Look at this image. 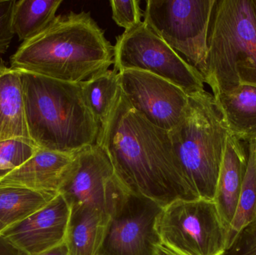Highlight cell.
Wrapping results in <instances>:
<instances>
[{
  "label": "cell",
  "instance_id": "d6986e66",
  "mask_svg": "<svg viewBox=\"0 0 256 255\" xmlns=\"http://www.w3.org/2000/svg\"><path fill=\"white\" fill-rule=\"evenodd\" d=\"M62 0H19L14 9L13 28L25 42L43 32L54 20Z\"/></svg>",
  "mask_w": 256,
  "mask_h": 255
},
{
  "label": "cell",
  "instance_id": "ba28073f",
  "mask_svg": "<svg viewBox=\"0 0 256 255\" xmlns=\"http://www.w3.org/2000/svg\"><path fill=\"white\" fill-rule=\"evenodd\" d=\"M114 68L148 72L174 84L188 95L204 91V78L143 21L116 37Z\"/></svg>",
  "mask_w": 256,
  "mask_h": 255
},
{
  "label": "cell",
  "instance_id": "4316f807",
  "mask_svg": "<svg viewBox=\"0 0 256 255\" xmlns=\"http://www.w3.org/2000/svg\"><path fill=\"white\" fill-rule=\"evenodd\" d=\"M38 255H68V252L67 247H66V244L64 243V244H61L56 248Z\"/></svg>",
  "mask_w": 256,
  "mask_h": 255
},
{
  "label": "cell",
  "instance_id": "7c38bea8",
  "mask_svg": "<svg viewBox=\"0 0 256 255\" xmlns=\"http://www.w3.org/2000/svg\"><path fill=\"white\" fill-rule=\"evenodd\" d=\"M70 214V206L58 193L46 206L0 235L27 255H40L64 244Z\"/></svg>",
  "mask_w": 256,
  "mask_h": 255
},
{
  "label": "cell",
  "instance_id": "5b68a950",
  "mask_svg": "<svg viewBox=\"0 0 256 255\" xmlns=\"http://www.w3.org/2000/svg\"><path fill=\"white\" fill-rule=\"evenodd\" d=\"M183 119L170 133L184 177L198 199L214 201L226 143L230 135L213 94H190Z\"/></svg>",
  "mask_w": 256,
  "mask_h": 255
},
{
  "label": "cell",
  "instance_id": "e0dca14e",
  "mask_svg": "<svg viewBox=\"0 0 256 255\" xmlns=\"http://www.w3.org/2000/svg\"><path fill=\"white\" fill-rule=\"evenodd\" d=\"M30 139L26 122L22 84L18 70L0 61V142Z\"/></svg>",
  "mask_w": 256,
  "mask_h": 255
},
{
  "label": "cell",
  "instance_id": "f546056e",
  "mask_svg": "<svg viewBox=\"0 0 256 255\" xmlns=\"http://www.w3.org/2000/svg\"></svg>",
  "mask_w": 256,
  "mask_h": 255
},
{
  "label": "cell",
  "instance_id": "6da1fadb",
  "mask_svg": "<svg viewBox=\"0 0 256 255\" xmlns=\"http://www.w3.org/2000/svg\"><path fill=\"white\" fill-rule=\"evenodd\" d=\"M96 144L109 157L128 191L162 208L178 199H197L186 183L168 131L158 128L128 103L121 88Z\"/></svg>",
  "mask_w": 256,
  "mask_h": 255
},
{
  "label": "cell",
  "instance_id": "4fadbf2b",
  "mask_svg": "<svg viewBox=\"0 0 256 255\" xmlns=\"http://www.w3.org/2000/svg\"><path fill=\"white\" fill-rule=\"evenodd\" d=\"M75 154L38 148L30 160L0 180V187H22L58 193Z\"/></svg>",
  "mask_w": 256,
  "mask_h": 255
},
{
  "label": "cell",
  "instance_id": "9a60e30c",
  "mask_svg": "<svg viewBox=\"0 0 256 255\" xmlns=\"http://www.w3.org/2000/svg\"><path fill=\"white\" fill-rule=\"evenodd\" d=\"M70 208L64 240L68 255H99L109 216L92 207Z\"/></svg>",
  "mask_w": 256,
  "mask_h": 255
},
{
  "label": "cell",
  "instance_id": "7402d4cb",
  "mask_svg": "<svg viewBox=\"0 0 256 255\" xmlns=\"http://www.w3.org/2000/svg\"><path fill=\"white\" fill-rule=\"evenodd\" d=\"M38 147L26 139L0 142V180L30 160Z\"/></svg>",
  "mask_w": 256,
  "mask_h": 255
},
{
  "label": "cell",
  "instance_id": "5bb4252c",
  "mask_svg": "<svg viewBox=\"0 0 256 255\" xmlns=\"http://www.w3.org/2000/svg\"><path fill=\"white\" fill-rule=\"evenodd\" d=\"M248 160V147L246 148L243 142L230 134L226 143L214 201L227 232L237 210Z\"/></svg>",
  "mask_w": 256,
  "mask_h": 255
},
{
  "label": "cell",
  "instance_id": "8992f818",
  "mask_svg": "<svg viewBox=\"0 0 256 255\" xmlns=\"http://www.w3.org/2000/svg\"><path fill=\"white\" fill-rule=\"evenodd\" d=\"M161 244L180 255H224L227 229L216 204L178 199L162 208L156 222Z\"/></svg>",
  "mask_w": 256,
  "mask_h": 255
},
{
  "label": "cell",
  "instance_id": "83f0119b",
  "mask_svg": "<svg viewBox=\"0 0 256 255\" xmlns=\"http://www.w3.org/2000/svg\"><path fill=\"white\" fill-rule=\"evenodd\" d=\"M156 255H180L174 253L172 250L165 247L162 244H160L156 247Z\"/></svg>",
  "mask_w": 256,
  "mask_h": 255
},
{
  "label": "cell",
  "instance_id": "277c9868",
  "mask_svg": "<svg viewBox=\"0 0 256 255\" xmlns=\"http://www.w3.org/2000/svg\"><path fill=\"white\" fill-rule=\"evenodd\" d=\"M202 76L214 97L238 85L256 86V0H216Z\"/></svg>",
  "mask_w": 256,
  "mask_h": 255
},
{
  "label": "cell",
  "instance_id": "d4e9b609",
  "mask_svg": "<svg viewBox=\"0 0 256 255\" xmlns=\"http://www.w3.org/2000/svg\"><path fill=\"white\" fill-rule=\"evenodd\" d=\"M224 255H256V223L244 229Z\"/></svg>",
  "mask_w": 256,
  "mask_h": 255
},
{
  "label": "cell",
  "instance_id": "cb8c5ba5",
  "mask_svg": "<svg viewBox=\"0 0 256 255\" xmlns=\"http://www.w3.org/2000/svg\"><path fill=\"white\" fill-rule=\"evenodd\" d=\"M16 0H0V54L7 52L14 35V9Z\"/></svg>",
  "mask_w": 256,
  "mask_h": 255
},
{
  "label": "cell",
  "instance_id": "484cf974",
  "mask_svg": "<svg viewBox=\"0 0 256 255\" xmlns=\"http://www.w3.org/2000/svg\"><path fill=\"white\" fill-rule=\"evenodd\" d=\"M0 255H27L0 235Z\"/></svg>",
  "mask_w": 256,
  "mask_h": 255
},
{
  "label": "cell",
  "instance_id": "7a4b0ae2",
  "mask_svg": "<svg viewBox=\"0 0 256 255\" xmlns=\"http://www.w3.org/2000/svg\"><path fill=\"white\" fill-rule=\"evenodd\" d=\"M10 68L70 83H80L109 70L114 46L90 12L56 16L38 35L10 57Z\"/></svg>",
  "mask_w": 256,
  "mask_h": 255
},
{
  "label": "cell",
  "instance_id": "ffe728a7",
  "mask_svg": "<svg viewBox=\"0 0 256 255\" xmlns=\"http://www.w3.org/2000/svg\"><path fill=\"white\" fill-rule=\"evenodd\" d=\"M87 107L99 125L110 115L120 89L118 73L108 70L80 83Z\"/></svg>",
  "mask_w": 256,
  "mask_h": 255
},
{
  "label": "cell",
  "instance_id": "f1b7e54d",
  "mask_svg": "<svg viewBox=\"0 0 256 255\" xmlns=\"http://www.w3.org/2000/svg\"><path fill=\"white\" fill-rule=\"evenodd\" d=\"M4 229H6V226L0 222V235H1L2 232Z\"/></svg>",
  "mask_w": 256,
  "mask_h": 255
},
{
  "label": "cell",
  "instance_id": "2e32d148",
  "mask_svg": "<svg viewBox=\"0 0 256 255\" xmlns=\"http://www.w3.org/2000/svg\"><path fill=\"white\" fill-rule=\"evenodd\" d=\"M214 98L230 134L242 142L256 140L255 85H238Z\"/></svg>",
  "mask_w": 256,
  "mask_h": 255
},
{
  "label": "cell",
  "instance_id": "ac0fdd59",
  "mask_svg": "<svg viewBox=\"0 0 256 255\" xmlns=\"http://www.w3.org/2000/svg\"><path fill=\"white\" fill-rule=\"evenodd\" d=\"M58 194L22 187H0V222L6 228L15 224L46 206Z\"/></svg>",
  "mask_w": 256,
  "mask_h": 255
},
{
  "label": "cell",
  "instance_id": "44dd1931",
  "mask_svg": "<svg viewBox=\"0 0 256 255\" xmlns=\"http://www.w3.org/2000/svg\"><path fill=\"white\" fill-rule=\"evenodd\" d=\"M248 169L238 203L237 210L227 233V250L244 229L256 223V145L248 142ZM226 250V251H227Z\"/></svg>",
  "mask_w": 256,
  "mask_h": 255
},
{
  "label": "cell",
  "instance_id": "9c48e42d",
  "mask_svg": "<svg viewBox=\"0 0 256 255\" xmlns=\"http://www.w3.org/2000/svg\"><path fill=\"white\" fill-rule=\"evenodd\" d=\"M162 208L124 188L110 213L99 255H156L161 242L155 226Z\"/></svg>",
  "mask_w": 256,
  "mask_h": 255
},
{
  "label": "cell",
  "instance_id": "3957f363",
  "mask_svg": "<svg viewBox=\"0 0 256 255\" xmlns=\"http://www.w3.org/2000/svg\"><path fill=\"white\" fill-rule=\"evenodd\" d=\"M18 72L27 130L38 148L75 154L96 145L100 125L86 104L80 83Z\"/></svg>",
  "mask_w": 256,
  "mask_h": 255
},
{
  "label": "cell",
  "instance_id": "8fae6325",
  "mask_svg": "<svg viewBox=\"0 0 256 255\" xmlns=\"http://www.w3.org/2000/svg\"><path fill=\"white\" fill-rule=\"evenodd\" d=\"M118 79L128 103L150 124L170 132L183 119L189 96L174 84L138 70H122Z\"/></svg>",
  "mask_w": 256,
  "mask_h": 255
},
{
  "label": "cell",
  "instance_id": "52a82bcc",
  "mask_svg": "<svg viewBox=\"0 0 256 255\" xmlns=\"http://www.w3.org/2000/svg\"><path fill=\"white\" fill-rule=\"evenodd\" d=\"M216 0H148L143 22L202 75Z\"/></svg>",
  "mask_w": 256,
  "mask_h": 255
},
{
  "label": "cell",
  "instance_id": "603a6c76",
  "mask_svg": "<svg viewBox=\"0 0 256 255\" xmlns=\"http://www.w3.org/2000/svg\"><path fill=\"white\" fill-rule=\"evenodd\" d=\"M112 16L118 26L127 30L142 22L144 11L140 7V0H111Z\"/></svg>",
  "mask_w": 256,
  "mask_h": 255
},
{
  "label": "cell",
  "instance_id": "30bf717a",
  "mask_svg": "<svg viewBox=\"0 0 256 255\" xmlns=\"http://www.w3.org/2000/svg\"><path fill=\"white\" fill-rule=\"evenodd\" d=\"M124 188L112 163L98 144L76 153L58 193L69 206H88L109 216L116 198Z\"/></svg>",
  "mask_w": 256,
  "mask_h": 255
}]
</instances>
